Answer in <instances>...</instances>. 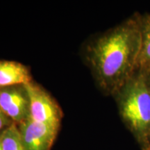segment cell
Masks as SVG:
<instances>
[{
    "mask_svg": "<svg viewBox=\"0 0 150 150\" xmlns=\"http://www.w3.org/2000/svg\"><path fill=\"white\" fill-rule=\"evenodd\" d=\"M140 21L129 20L88 45L86 59L99 87L116 94L134 75L141 51Z\"/></svg>",
    "mask_w": 150,
    "mask_h": 150,
    "instance_id": "obj_1",
    "label": "cell"
},
{
    "mask_svg": "<svg viewBox=\"0 0 150 150\" xmlns=\"http://www.w3.org/2000/svg\"><path fill=\"white\" fill-rule=\"evenodd\" d=\"M116 95L123 121L142 150H150L149 81L144 73L134 74Z\"/></svg>",
    "mask_w": 150,
    "mask_h": 150,
    "instance_id": "obj_2",
    "label": "cell"
},
{
    "mask_svg": "<svg viewBox=\"0 0 150 150\" xmlns=\"http://www.w3.org/2000/svg\"><path fill=\"white\" fill-rule=\"evenodd\" d=\"M25 86L29 98L30 118L59 130L63 113L57 103L33 81Z\"/></svg>",
    "mask_w": 150,
    "mask_h": 150,
    "instance_id": "obj_3",
    "label": "cell"
},
{
    "mask_svg": "<svg viewBox=\"0 0 150 150\" xmlns=\"http://www.w3.org/2000/svg\"><path fill=\"white\" fill-rule=\"evenodd\" d=\"M0 107L17 125L30 118L29 98L25 85L0 88Z\"/></svg>",
    "mask_w": 150,
    "mask_h": 150,
    "instance_id": "obj_4",
    "label": "cell"
},
{
    "mask_svg": "<svg viewBox=\"0 0 150 150\" xmlns=\"http://www.w3.org/2000/svg\"><path fill=\"white\" fill-rule=\"evenodd\" d=\"M17 126L25 150H50L59 132V129L31 118Z\"/></svg>",
    "mask_w": 150,
    "mask_h": 150,
    "instance_id": "obj_5",
    "label": "cell"
},
{
    "mask_svg": "<svg viewBox=\"0 0 150 150\" xmlns=\"http://www.w3.org/2000/svg\"><path fill=\"white\" fill-rule=\"evenodd\" d=\"M31 81L32 76L27 66L16 61H0V88Z\"/></svg>",
    "mask_w": 150,
    "mask_h": 150,
    "instance_id": "obj_6",
    "label": "cell"
},
{
    "mask_svg": "<svg viewBox=\"0 0 150 150\" xmlns=\"http://www.w3.org/2000/svg\"><path fill=\"white\" fill-rule=\"evenodd\" d=\"M142 33V46L138 67L142 70H148L150 67V16H146L140 21Z\"/></svg>",
    "mask_w": 150,
    "mask_h": 150,
    "instance_id": "obj_7",
    "label": "cell"
},
{
    "mask_svg": "<svg viewBox=\"0 0 150 150\" xmlns=\"http://www.w3.org/2000/svg\"><path fill=\"white\" fill-rule=\"evenodd\" d=\"M0 138L4 150H25L16 124L4 131L0 135Z\"/></svg>",
    "mask_w": 150,
    "mask_h": 150,
    "instance_id": "obj_8",
    "label": "cell"
},
{
    "mask_svg": "<svg viewBox=\"0 0 150 150\" xmlns=\"http://www.w3.org/2000/svg\"><path fill=\"white\" fill-rule=\"evenodd\" d=\"M13 122L9 118L0 107V135L4 131L13 125Z\"/></svg>",
    "mask_w": 150,
    "mask_h": 150,
    "instance_id": "obj_9",
    "label": "cell"
},
{
    "mask_svg": "<svg viewBox=\"0 0 150 150\" xmlns=\"http://www.w3.org/2000/svg\"><path fill=\"white\" fill-rule=\"evenodd\" d=\"M0 150H4V149H3V146H2V143H1V138H0Z\"/></svg>",
    "mask_w": 150,
    "mask_h": 150,
    "instance_id": "obj_10",
    "label": "cell"
}]
</instances>
